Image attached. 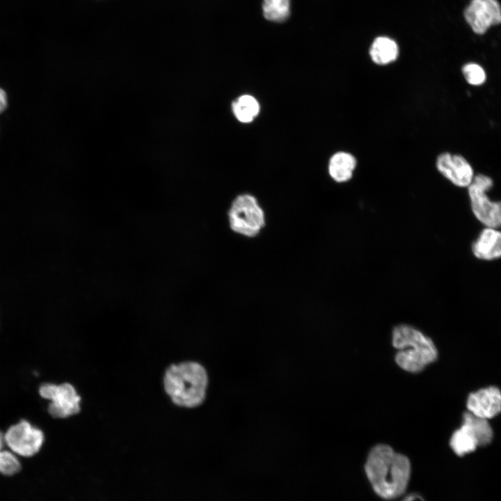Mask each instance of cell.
Masks as SVG:
<instances>
[{"instance_id":"1","label":"cell","mask_w":501,"mask_h":501,"mask_svg":"<svg viewBox=\"0 0 501 501\" xmlns=\"http://www.w3.org/2000/svg\"><path fill=\"white\" fill-rule=\"evenodd\" d=\"M365 472L374 491L383 499L392 500L405 492L411 466L406 456L388 445L379 444L369 451Z\"/></svg>"},{"instance_id":"2","label":"cell","mask_w":501,"mask_h":501,"mask_svg":"<svg viewBox=\"0 0 501 501\" xmlns=\"http://www.w3.org/2000/svg\"><path fill=\"white\" fill-rule=\"evenodd\" d=\"M208 384L207 373L196 362L170 365L164 376V387L172 401L179 406L193 408L205 400Z\"/></svg>"},{"instance_id":"3","label":"cell","mask_w":501,"mask_h":501,"mask_svg":"<svg viewBox=\"0 0 501 501\" xmlns=\"http://www.w3.org/2000/svg\"><path fill=\"white\" fill-rule=\"evenodd\" d=\"M392 345L398 349L395 355L397 364L409 372L422 371L438 357L433 341L410 325L400 324L393 329Z\"/></svg>"},{"instance_id":"4","label":"cell","mask_w":501,"mask_h":501,"mask_svg":"<svg viewBox=\"0 0 501 501\" xmlns=\"http://www.w3.org/2000/svg\"><path fill=\"white\" fill-rule=\"evenodd\" d=\"M230 229L246 237H254L265 226V214L257 198L249 193L237 196L228 212Z\"/></svg>"},{"instance_id":"5","label":"cell","mask_w":501,"mask_h":501,"mask_svg":"<svg viewBox=\"0 0 501 501\" xmlns=\"http://www.w3.org/2000/svg\"><path fill=\"white\" fill-rule=\"evenodd\" d=\"M493 436L488 420L467 411L463 415L461 426L452 434L450 445L456 455L461 456L474 452L479 446L488 445Z\"/></svg>"},{"instance_id":"6","label":"cell","mask_w":501,"mask_h":501,"mask_svg":"<svg viewBox=\"0 0 501 501\" xmlns=\"http://www.w3.org/2000/svg\"><path fill=\"white\" fill-rule=\"evenodd\" d=\"M493 185L491 177L478 174L468 187L470 207L476 218L486 227L501 228V201H493L487 191Z\"/></svg>"},{"instance_id":"7","label":"cell","mask_w":501,"mask_h":501,"mask_svg":"<svg viewBox=\"0 0 501 501\" xmlns=\"http://www.w3.org/2000/svg\"><path fill=\"white\" fill-rule=\"evenodd\" d=\"M39 393L42 397L51 401L48 411L54 418H67L80 411L81 397L70 383H44L40 387Z\"/></svg>"},{"instance_id":"8","label":"cell","mask_w":501,"mask_h":501,"mask_svg":"<svg viewBox=\"0 0 501 501\" xmlns=\"http://www.w3.org/2000/svg\"><path fill=\"white\" fill-rule=\"evenodd\" d=\"M4 440L13 453L29 457L39 452L44 442V434L28 421L21 420L9 427L4 434Z\"/></svg>"},{"instance_id":"9","label":"cell","mask_w":501,"mask_h":501,"mask_svg":"<svg viewBox=\"0 0 501 501\" xmlns=\"http://www.w3.org/2000/svg\"><path fill=\"white\" fill-rule=\"evenodd\" d=\"M463 16L472 31L482 35L491 26L501 24V6L498 0H471Z\"/></svg>"},{"instance_id":"10","label":"cell","mask_w":501,"mask_h":501,"mask_svg":"<svg viewBox=\"0 0 501 501\" xmlns=\"http://www.w3.org/2000/svg\"><path fill=\"white\" fill-rule=\"evenodd\" d=\"M439 173L459 187H468L475 177L470 163L461 155L443 152L436 160Z\"/></svg>"},{"instance_id":"11","label":"cell","mask_w":501,"mask_h":501,"mask_svg":"<svg viewBox=\"0 0 501 501\" xmlns=\"http://www.w3.org/2000/svg\"><path fill=\"white\" fill-rule=\"evenodd\" d=\"M466 407L477 417L493 418L501 413V391L495 386H488L472 392L468 397Z\"/></svg>"},{"instance_id":"12","label":"cell","mask_w":501,"mask_h":501,"mask_svg":"<svg viewBox=\"0 0 501 501\" xmlns=\"http://www.w3.org/2000/svg\"><path fill=\"white\" fill-rule=\"evenodd\" d=\"M473 255L478 259L491 261L501 258V230L486 227L472 245Z\"/></svg>"},{"instance_id":"13","label":"cell","mask_w":501,"mask_h":501,"mask_svg":"<svg viewBox=\"0 0 501 501\" xmlns=\"http://www.w3.org/2000/svg\"><path fill=\"white\" fill-rule=\"evenodd\" d=\"M356 164V158L351 153L337 152L329 160L328 173L335 182H346L352 177Z\"/></svg>"},{"instance_id":"14","label":"cell","mask_w":501,"mask_h":501,"mask_svg":"<svg viewBox=\"0 0 501 501\" xmlns=\"http://www.w3.org/2000/svg\"><path fill=\"white\" fill-rule=\"evenodd\" d=\"M399 54V48L393 40L384 36L376 38L369 49V56L374 63L384 65L395 61Z\"/></svg>"},{"instance_id":"15","label":"cell","mask_w":501,"mask_h":501,"mask_svg":"<svg viewBox=\"0 0 501 501\" xmlns=\"http://www.w3.org/2000/svg\"><path fill=\"white\" fill-rule=\"evenodd\" d=\"M262 15L269 22L283 23L291 14V0H262Z\"/></svg>"},{"instance_id":"16","label":"cell","mask_w":501,"mask_h":501,"mask_svg":"<svg viewBox=\"0 0 501 501\" xmlns=\"http://www.w3.org/2000/svg\"><path fill=\"white\" fill-rule=\"evenodd\" d=\"M232 108L237 119L244 123L253 121L260 111L258 102L250 95H244L238 97L233 102Z\"/></svg>"},{"instance_id":"17","label":"cell","mask_w":501,"mask_h":501,"mask_svg":"<svg viewBox=\"0 0 501 501\" xmlns=\"http://www.w3.org/2000/svg\"><path fill=\"white\" fill-rule=\"evenodd\" d=\"M4 435L0 432V473L11 476L21 470V464L13 452L3 450Z\"/></svg>"},{"instance_id":"18","label":"cell","mask_w":501,"mask_h":501,"mask_svg":"<svg viewBox=\"0 0 501 501\" xmlns=\"http://www.w3.org/2000/svg\"><path fill=\"white\" fill-rule=\"evenodd\" d=\"M462 73L466 81L472 86H481L486 79L484 69L479 64L468 63L462 67Z\"/></svg>"},{"instance_id":"19","label":"cell","mask_w":501,"mask_h":501,"mask_svg":"<svg viewBox=\"0 0 501 501\" xmlns=\"http://www.w3.org/2000/svg\"><path fill=\"white\" fill-rule=\"evenodd\" d=\"M7 97L6 92L0 88V113H1L6 107Z\"/></svg>"},{"instance_id":"20","label":"cell","mask_w":501,"mask_h":501,"mask_svg":"<svg viewBox=\"0 0 501 501\" xmlns=\"http://www.w3.org/2000/svg\"><path fill=\"white\" fill-rule=\"evenodd\" d=\"M419 497L420 496H418V495H411L406 497L402 501H416Z\"/></svg>"}]
</instances>
